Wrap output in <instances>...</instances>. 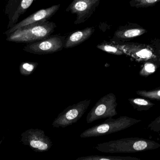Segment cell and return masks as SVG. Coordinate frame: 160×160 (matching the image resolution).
Listing matches in <instances>:
<instances>
[{"label": "cell", "instance_id": "1", "mask_svg": "<svg viewBox=\"0 0 160 160\" xmlns=\"http://www.w3.org/2000/svg\"><path fill=\"white\" fill-rule=\"evenodd\" d=\"M160 147V144L154 140L130 137L100 143L95 148L106 153H131L156 149Z\"/></svg>", "mask_w": 160, "mask_h": 160}, {"label": "cell", "instance_id": "2", "mask_svg": "<svg viewBox=\"0 0 160 160\" xmlns=\"http://www.w3.org/2000/svg\"><path fill=\"white\" fill-rule=\"evenodd\" d=\"M56 28L54 22H40L17 30L7 35L6 40L13 42L32 43L51 36Z\"/></svg>", "mask_w": 160, "mask_h": 160}, {"label": "cell", "instance_id": "3", "mask_svg": "<svg viewBox=\"0 0 160 160\" xmlns=\"http://www.w3.org/2000/svg\"><path fill=\"white\" fill-rule=\"evenodd\" d=\"M141 120L136 119L127 116H122L117 118L107 119L101 124L94 125L87 129L80 135L82 138L98 137L110 134L125 130L138 122Z\"/></svg>", "mask_w": 160, "mask_h": 160}, {"label": "cell", "instance_id": "4", "mask_svg": "<svg viewBox=\"0 0 160 160\" xmlns=\"http://www.w3.org/2000/svg\"><path fill=\"white\" fill-rule=\"evenodd\" d=\"M123 54L138 62L160 61V56L151 45L132 42H111Z\"/></svg>", "mask_w": 160, "mask_h": 160}, {"label": "cell", "instance_id": "5", "mask_svg": "<svg viewBox=\"0 0 160 160\" xmlns=\"http://www.w3.org/2000/svg\"><path fill=\"white\" fill-rule=\"evenodd\" d=\"M117 97L113 93L103 96L91 109L87 115V122L90 123L98 120L109 118L118 114Z\"/></svg>", "mask_w": 160, "mask_h": 160}, {"label": "cell", "instance_id": "6", "mask_svg": "<svg viewBox=\"0 0 160 160\" xmlns=\"http://www.w3.org/2000/svg\"><path fill=\"white\" fill-rule=\"evenodd\" d=\"M91 100H85L65 108L52 122L56 128H65L77 122L88 110Z\"/></svg>", "mask_w": 160, "mask_h": 160}, {"label": "cell", "instance_id": "7", "mask_svg": "<svg viewBox=\"0 0 160 160\" xmlns=\"http://www.w3.org/2000/svg\"><path fill=\"white\" fill-rule=\"evenodd\" d=\"M65 39L64 36L51 35L44 40L27 44L23 50L28 53L37 55L52 54L62 50L64 48Z\"/></svg>", "mask_w": 160, "mask_h": 160}, {"label": "cell", "instance_id": "8", "mask_svg": "<svg viewBox=\"0 0 160 160\" xmlns=\"http://www.w3.org/2000/svg\"><path fill=\"white\" fill-rule=\"evenodd\" d=\"M21 142L36 152H46L52 146L50 138L46 135L44 131L38 129H31L22 133Z\"/></svg>", "mask_w": 160, "mask_h": 160}, {"label": "cell", "instance_id": "9", "mask_svg": "<svg viewBox=\"0 0 160 160\" xmlns=\"http://www.w3.org/2000/svg\"><path fill=\"white\" fill-rule=\"evenodd\" d=\"M100 2V0H75L69 5L66 11L76 14V19L74 23L78 25L89 19Z\"/></svg>", "mask_w": 160, "mask_h": 160}, {"label": "cell", "instance_id": "10", "mask_svg": "<svg viewBox=\"0 0 160 160\" xmlns=\"http://www.w3.org/2000/svg\"><path fill=\"white\" fill-rule=\"evenodd\" d=\"M60 4L54 5L46 9H42L30 15L27 18L18 23L12 28L8 29L5 32L6 36L12 33L17 30L40 22L48 21L53 15L57 13L60 7Z\"/></svg>", "mask_w": 160, "mask_h": 160}, {"label": "cell", "instance_id": "11", "mask_svg": "<svg viewBox=\"0 0 160 160\" xmlns=\"http://www.w3.org/2000/svg\"><path fill=\"white\" fill-rule=\"evenodd\" d=\"M33 2V0H11L8 2L5 9V14L9 19L8 29L17 24L20 16L26 12Z\"/></svg>", "mask_w": 160, "mask_h": 160}, {"label": "cell", "instance_id": "12", "mask_svg": "<svg viewBox=\"0 0 160 160\" xmlns=\"http://www.w3.org/2000/svg\"><path fill=\"white\" fill-rule=\"evenodd\" d=\"M147 30L137 24L129 23L116 31L112 41L122 42L131 40L147 33Z\"/></svg>", "mask_w": 160, "mask_h": 160}, {"label": "cell", "instance_id": "13", "mask_svg": "<svg viewBox=\"0 0 160 160\" xmlns=\"http://www.w3.org/2000/svg\"><path fill=\"white\" fill-rule=\"evenodd\" d=\"M94 28H87L73 32L65 39L63 48H69L77 46L89 39L94 32Z\"/></svg>", "mask_w": 160, "mask_h": 160}, {"label": "cell", "instance_id": "14", "mask_svg": "<svg viewBox=\"0 0 160 160\" xmlns=\"http://www.w3.org/2000/svg\"><path fill=\"white\" fill-rule=\"evenodd\" d=\"M128 101L133 108L138 111H147L155 105L149 100L144 98H130Z\"/></svg>", "mask_w": 160, "mask_h": 160}, {"label": "cell", "instance_id": "15", "mask_svg": "<svg viewBox=\"0 0 160 160\" xmlns=\"http://www.w3.org/2000/svg\"><path fill=\"white\" fill-rule=\"evenodd\" d=\"M76 160H141L136 157L131 156H107V155H92L82 156Z\"/></svg>", "mask_w": 160, "mask_h": 160}, {"label": "cell", "instance_id": "16", "mask_svg": "<svg viewBox=\"0 0 160 160\" xmlns=\"http://www.w3.org/2000/svg\"><path fill=\"white\" fill-rule=\"evenodd\" d=\"M38 65V63L36 62H22L19 66V72L22 75L28 76L34 72Z\"/></svg>", "mask_w": 160, "mask_h": 160}, {"label": "cell", "instance_id": "17", "mask_svg": "<svg viewBox=\"0 0 160 160\" xmlns=\"http://www.w3.org/2000/svg\"><path fill=\"white\" fill-rule=\"evenodd\" d=\"M158 68L157 62H146L142 65L139 72V75L141 76H149L152 74Z\"/></svg>", "mask_w": 160, "mask_h": 160}, {"label": "cell", "instance_id": "18", "mask_svg": "<svg viewBox=\"0 0 160 160\" xmlns=\"http://www.w3.org/2000/svg\"><path fill=\"white\" fill-rule=\"evenodd\" d=\"M137 94L145 99L152 100H160V89H155L151 91L139 90L136 92Z\"/></svg>", "mask_w": 160, "mask_h": 160}, {"label": "cell", "instance_id": "19", "mask_svg": "<svg viewBox=\"0 0 160 160\" xmlns=\"http://www.w3.org/2000/svg\"><path fill=\"white\" fill-rule=\"evenodd\" d=\"M160 0H132L130 2L131 7L134 8H148L156 5Z\"/></svg>", "mask_w": 160, "mask_h": 160}, {"label": "cell", "instance_id": "20", "mask_svg": "<svg viewBox=\"0 0 160 160\" xmlns=\"http://www.w3.org/2000/svg\"><path fill=\"white\" fill-rule=\"evenodd\" d=\"M97 48L102 51L113 54V55H117V56L124 55L122 51H121L111 43H110L106 42L102 43L98 45L97 46Z\"/></svg>", "mask_w": 160, "mask_h": 160}, {"label": "cell", "instance_id": "21", "mask_svg": "<svg viewBox=\"0 0 160 160\" xmlns=\"http://www.w3.org/2000/svg\"><path fill=\"white\" fill-rule=\"evenodd\" d=\"M148 128L151 131L159 133L160 131V117H157L153 121L149 124Z\"/></svg>", "mask_w": 160, "mask_h": 160}, {"label": "cell", "instance_id": "22", "mask_svg": "<svg viewBox=\"0 0 160 160\" xmlns=\"http://www.w3.org/2000/svg\"><path fill=\"white\" fill-rule=\"evenodd\" d=\"M2 140H3V139H2V140H1V141H0V145H1V144L2 142Z\"/></svg>", "mask_w": 160, "mask_h": 160}]
</instances>
